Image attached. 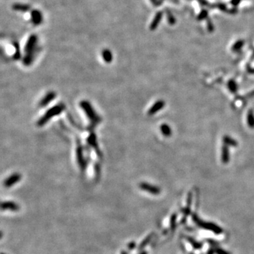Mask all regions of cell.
<instances>
[{"mask_svg":"<svg viewBox=\"0 0 254 254\" xmlns=\"http://www.w3.org/2000/svg\"><path fill=\"white\" fill-rule=\"evenodd\" d=\"M37 42V37L35 35H31L28 37V41L25 47V56L23 59V63L25 65H30L33 59L34 52Z\"/></svg>","mask_w":254,"mask_h":254,"instance_id":"cell-1","label":"cell"},{"mask_svg":"<svg viewBox=\"0 0 254 254\" xmlns=\"http://www.w3.org/2000/svg\"><path fill=\"white\" fill-rule=\"evenodd\" d=\"M65 108L66 106L64 103H59L58 105L54 106L53 107H52L49 110L47 111L46 113L38 120L37 125L40 127H43L44 125H45V124H47L52 117L60 115L63 111H64Z\"/></svg>","mask_w":254,"mask_h":254,"instance_id":"cell-2","label":"cell"},{"mask_svg":"<svg viewBox=\"0 0 254 254\" xmlns=\"http://www.w3.org/2000/svg\"><path fill=\"white\" fill-rule=\"evenodd\" d=\"M80 106L83 110L85 112V115L89 119L90 121H91V124H92L91 125L95 127L96 124L101 121V118L100 117V116L96 113L92 105L90 104V103H88V101L83 100L80 103Z\"/></svg>","mask_w":254,"mask_h":254,"instance_id":"cell-3","label":"cell"},{"mask_svg":"<svg viewBox=\"0 0 254 254\" xmlns=\"http://www.w3.org/2000/svg\"><path fill=\"white\" fill-rule=\"evenodd\" d=\"M192 219H193V222L198 225L200 227L203 228V229H205L206 230H210L213 231V233L216 234H220L223 232V229L219 227L218 225H217L216 224L213 223V222H205V221H203L202 219L199 218L198 215L196 213H193L192 214Z\"/></svg>","mask_w":254,"mask_h":254,"instance_id":"cell-4","label":"cell"},{"mask_svg":"<svg viewBox=\"0 0 254 254\" xmlns=\"http://www.w3.org/2000/svg\"><path fill=\"white\" fill-rule=\"evenodd\" d=\"M76 157H77V161L79 163V166L81 168V170L82 172H84L85 170V167H86V160L84 157L83 150L80 144H78L77 149H76Z\"/></svg>","mask_w":254,"mask_h":254,"instance_id":"cell-5","label":"cell"},{"mask_svg":"<svg viewBox=\"0 0 254 254\" xmlns=\"http://www.w3.org/2000/svg\"><path fill=\"white\" fill-rule=\"evenodd\" d=\"M139 188L145 191L148 192L153 195H159L161 192V190L159 187L155 185L148 184L146 182H142L139 184Z\"/></svg>","mask_w":254,"mask_h":254,"instance_id":"cell-6","label":"cell"},{"mask_svg":"<svg viewBox=\"0 0 254 254\" xmlns=\"http://www.w3.org/2000/svg\"><path fill=\"white\" fill-rule=\"evenodd\" d=\"M21 179V175L19 173H14L11 174L4 181V186L7 188L11 187L13 185L19 182Z\"/></svg>","mask_w":254,"mask_h":254,"instance_id":"cell-7","label":"cell"},{"mask_svg":"<svg viewBox=\"0 0 254 254\" xmlns=\"http://www.w3.org/2000/svg\"><path fill=\"white\" fill-rule=\"evenodd\" d=\"M1 208L2 210H10V211H19L20 207L13 201H4L1 204Z\"/></svg>","mask_w":254,"mask_h":254,"instance_id":"cell-8","label":"cell"},{"mask_svg":"<svg viewBox=\"0 0 254 254\" xmlns=\"http://www.w3.org/2000/svg\"><path fill=\"white\" fill-rule=\"evenodd\" d=\"M87 141H88V143L89 144L90 146H91V148H93V149L97 152L99 157H102V153H100V148H99L98 145H97V138H96L95 135L94 133H91V134L89 135V136H88Z\"/></svg>","mask_w":254,"mask_h":254,"instance_id":"cell-9","label":"cell"},{"mask_svg":"<svg viewBox=\"0 0 254 254\" xmlns=\"http://www.w3.org/2000/svg\"><path fill=\"white\" fill-rule=\"evenodd\" d=\"M165 105V103L164 100H157V101L150 108V109L148 110V115L150 116H153L155 115L157 112H158L159 111H160L162 109H163Z\"/></svg>","mask_w":254,"mask_h":254,"instance_id":"cell-10","label":"cell"},{"mask_svg":"<svg viewBox=\"0 0 254 254\" xmlns=\"http://www.w3.org/2000/svg\"><path fill=\"white\" fill-rule=\"evenodd\" d=\"M31 21L32 23L35 25H38L42 23L43 20V16L42 13L37 9H34L31 11Z\"/></svg>","mask_w":254,"mask_h":254,"instance_id":"cell-11","label":"cell"},{"mask_svg":"<svg viewBox=\"0 0 254 254\" xmlns=\"http://www.w3.org/2000/svg\"><path fill=\"white\" fill-rule=\"evenodd\" d=\"M55 97H56V93L53 92V91H50V92L48 93L46 95L40 100V103H39V106H40V107H44L47 106V105L49 104V103L55 98Z\"/></svg>","mask_w":254,"mask_h":254,"instance_id":"cell-12","label":"cell"},{"mask_svg":"<svg viewBox=\"0 0 254 254\" xmlns=\"http://www.w3.org/2000/svg\"><path fill=\"white\" fill-rule=\"evenodd\" d=\"M12 9L14 11L27 12L31 10V6L29 4H22V3H15L12 5Z\"/></svg>","mask_w":254,"mask_h":254,"instance_id":"cell-13","label":"cell"},{"mask_svg":"<svg viewBox=\"0 0 254 254\" xmlns=\"http://www.w3.org/2000/svg\"><path fill=\"white\" fill-rule=\"evenodd\" d=\"M221 159H222V162L225 164H227L229 161V151L227 145H224L222 146Z\"/></svg>","mask_w":254,"mask_h":254,"instance_id":"cell-14","label":"cell"},{"mask_svg":"<svg viewBox=\"0 0 254 254\" xmlns=\"http://www.w3.org/2000/svg\"><path fill=\"white\" fill-rule=\"evenodd\" d=\"M162 16V12H158V13H156L154 19H153V21H152L151 24H150V28L151 31H154V30H155L156 28L158 26L159 23H160V21H161Z\"/></svg>","mask_w":254,"mask_h":254,"instance_id":"cell-15","label":"cell"},{"mask_svg":"<svg viewBox=\"0 0 254 254\" xmlns=\"http://www.w3.org/2000/svg\"><path fill=\"white\" fill-rule=\"evenodd\" d=\"M160 131L165 137H170L172 134V131L171 127L168 124H163L160 127Z\"/></svg>","mask_w":254,"mask_h":254,"instance_id":"cell-16","label":"cell"},{"mask_svg":"<svg viewBox=\"0 0 254 254\" xmlns=\"http://www.w3.org/2000/svg\"><path fill=\"white\" fill-rule=\"evenodd\" d=\"M223 142L225 143V145H227V146H233L235 147L238 145V143L236 141L235 139H234L233 138L230 137V136H225L223 137Z\"/></svg>","mask_w":254,"mask_h":254,"instance_id":"cell-17","label":"cell"},{"mask_svg":"<svg viewBox=\"0 0 254 254\" xmlns=\"http://www.w3.org/2000/svg\"><path fill=\"white\" fill-rule=\"evenodd\" d=\"M102 55H103V59H104V61L106 63H110L112 61V59H113V57H112V54L109 49H104L103 51V52H102Z\"/></svg>","mask_w":254,"mask_h":254,"instance_id":"cell-18","label":"cell"},{"mask_svg":"<svg viewBox=\"0 0 254 254\" xmlns=\"http://www.w3.org/2000/svg\"><path fill=\"white\" fill-rule=\"evenodd\" d=\"M154 235H155L154 233H151V234H150L148 237H145V239H143V241L141 243V244L139 245V250H141V249H143V248H145V246H146L147 245H148V243H149L150 241H152V239H153Z\"/></svg>","mask_w":254,"mask_h":254,"instance_id":"cell-19","label":"cell"},{"mask_svg":"<svg viewBox=\"0 0 254 254\" xmlns=\"http://www.w3.org/2000/svg\"><path fill=\"white\" fill-rule=\"evenodd\" d=\"M186 239L189 241V242L191 243V245L195 249H198V250H199V249H201V248L203 247L202 243L198 242V241H197L196 240H195L194 239H193L192 237H186Z\"/></svg>","mask_w":254,"mask_h":254,"instance_id":"cell-20","label":"cell"},{"mask_svg":"<svg viewBox=\"0 0 254 254\" xmlns=\"http://www.w3.org/2000/svg\"><path fill=\"white\" fill-rule=\"evenodd\" d=\"M247 124L249 127L251 128V129H254V113L252 109H250L248 112Z\"/></svg>","mask_w":254,"mask_h":254,"instance_id":"cell-21","label":"cell"},{"mask_svg":"<svg viewBox=\"0 0 254 254\" xmlns=\"http://www.w3.org/2000/svg\"><path fill=\"white\" fill-rule=\"evenodd\" d=\"M228 88H229V91L233 93H236L237 92V90H238L237 83L233 80L229 81V83H228Z\"/></svg>","mask_w":254,"mask_h":254,"instance_id":"cell-22","label":"cell"},{"mask_svg":"<svg viewBox=\"0 0 254 254\" xmlns=\"http://www.w3.org/2000/svg\"><path fill=\"white\" fill-rule=\"evenodd\" d=\"M177 214H173L170 218V228L172 231L176 228V222H177Z\"/></svg>","mask_w":254,"mask_h":254,"instance_id":"cell-23","label":"cell"},{"mask_svg":"<svg viewBox=\"0 0 254 254\" xmlns=\"http://www.w3.org/2000/svg\"><path fill=\"white\" fill-rule=\"evenodd\" d=\"M243 44H244V43H243V40H239V41H237V43L234 45V46H233L232 47V50L233 51L239 50V49H241V48L243 46Z\"/></svg>","mask_w":254,"mask_h":254,"instance_id":"cell-24","label":"cell"},{"mask_svg":"<svg viewBox=\"0 0 254 254\" xmlns=\"http://www.w3.org/2000/svg\"><path fill=\"white\" fill-rule=\"evenodd\" d=\"M15 47H16V52H15V55H14V58L16 59H19V57H20V52H19V47L18 43H16L14 45Z\"/></svg>","mask_w":254,"mask_h":254,"instance_id":"cell-25","label":"cell"},{"mask_svg":"<svg viewBox=\"0 0 254 254\" xmlns=\"http://www.w3.org/2000/svg\"><path fill=\"white\" fill-rule=\"evenodd\" d=\"M215 250L216 254H230L229 252L223 250V249H222L221 248L219 247L215 248Z\"/></svg>","mask_w":254,"mask_h":254,"instance_id":"cell-26","label":"cell"},{"mask_svg":"<svg viewBox=\"0 0 254 254\" xmlns=\"http://www.w3.org/2000/svg\"><path fill=\"white\" fill-rule=\"evenodd\" d=\"M207 241H208V243H210V244L211 245V246H213L214 248L218 247L219 243H217V241H214V240H212V239H208L207 240Z\"/></svg>","mask_w":254,"mask_h":254,"instance_id":"cell-27","label":"cell"},{"mask_svg":"<svg viewBox=\"0 0 254 254\" xmlns=\"http://www.w3.org/2000/svg\"><path fill=\"white\" fill-rule=\"evenodd\" d=\"M136 243H135L134 241H132V242L129 243V245H128V249H129V250H133V249L136 248Z\"/></svg>","mask_w":254,"mask_h":254,"instance_id":"cell-28","label":"cell"},{"mask_svg":"<svg viewBox=\"0 0 254 254\" xmlns=\"http://www.w3.org/2000/svg\"><path fill=\"white\" fill-rule=\"evenodd\" d=\"M95 172L97 176H100V167L98 165H95Z\"/></svg>","mask_w":254,"mask_h":254,"instance_id":"cell-29","label":"cell"},{"mask_svg":"<svg viewBox=\"0 0 254 254\" xmlns=\"http://www.w3.org/2000/svg\"><path fill=\"white\" fill-rule=\"evenodd\" d=\"M215 248L214 249H209L207 252V254H215Z\"/></svg>","mask_w":254,"mask_h":254,"instance_id":"cell-30","label":"cell"},{"mask_svg":"<svg viewBox=\"0 0 254 254\" xmlns=\"http://www.w3.org/2000/svg\"><path fill=\"white\" fill-rule=\"evenodd\" d=\"M239 1L240 0H234V1H232V4H234V5H237Z\"/></svg>","mask_w":254,"mask_h":254,"instance_id":"cell-31","label":"cell"},{"mask_svg":"<svg viewBox=\"0 0 254 254\" xmlns=\"http://www.w3.org/2000/svg\"><path fill=\"white\" fill-rule=\"evenodd\" d=\"M150 1H151V2L153 3V4H158V1H157V0H150Z\"/></svg>","mask_w":254,"mask_h":254,"instance_id":"cell-32","label":"cell"},{"mask_svg":"<svg viewBox=\"0 0 254 254\" xmlns=\"http://www.w3.org/2000/svg\"><path fill=\"white\" fill-rule=\"evenodd\" d=\"M249 97H253V96H254V91H252L251 93H249Z\"/></svg>","mask_w":254,"mask_h":254,"instance_id":"cell-33","label":"cell"},{"mask_svg":"<svg viewBox=\"0 0 254 254\" xmlns=\"http://www.w3.org/2000/svg\"><path fill=\"white\" fill-rule=\"evenodd\" d=\"M121 254H128V253L127 251H122L121 252Z\"/></svg>","mask_w":254,"mask_h":254,"instance_id":"cell-34","label":"cell"},{"mask_svg":"<svg viewBox=\"0 0 254 254\" xmlns=\"http://www.w3.org/2000/svg\"><path fill=\"white\" fill-rule=\"evenodd\" d=\"M140 254H148V252H146V251H143L141 252V253H140Z\"/></svg>","mask_w":254,"mask_h":254,"instance_id":"cell-35","label":"cell"},{"mask_svg":"<svg viewBox=\"0 0 254 254\" xmlns=\"http://www.w3.org/2000/svg\"><path fill=\"white\" fill-rule=\"evenodd\" d=\"M1 254H5V253H1Z\"/></svg>","mask_w":254,"mask_h":254,"instance_id":"cell-36","label":"cell"}]
</instances>
